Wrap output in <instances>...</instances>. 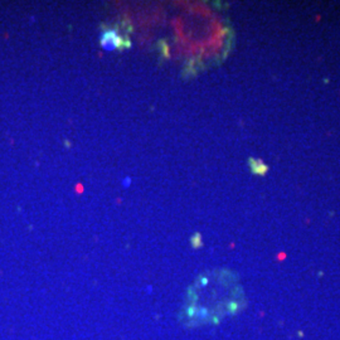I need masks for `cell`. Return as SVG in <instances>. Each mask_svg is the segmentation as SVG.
<instances>
[{
    "label": "cell",
    "instance_id": "6da1fadb",
    "mask_svg": "<svg viewBox=\"0 0 340 340\" xmlns=\"http://www.w3.org/2000/svg\"><path fill=\"white\" fill-rule=\"evenodd\" d=\"M102 46L105 48H116L120 46V38L115 32H107L102 35Z\"/></svg>",
    "mask_w": 340,
    "mask_h": 340
}]
</instances>
